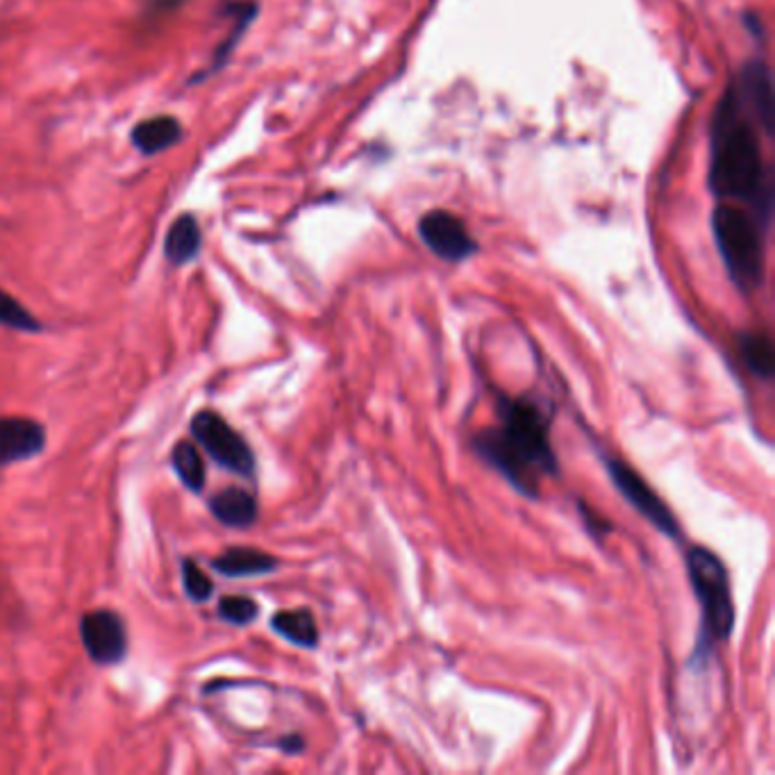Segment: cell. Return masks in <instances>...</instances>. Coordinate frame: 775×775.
I'll return each mask as SVG.
<instances>
[{"instance_id":"obj_14","label":"cell","mask_w":775,"mask_h":775,"mask_svg":"<svg viewBox=\"0 0 775 775\" xmlns=\"http://www.w3.org/2000/svg\"><path fill=\"white\" fill-rule=\"evenodd\" d=\"M202 248V230L193 215H180L171 228L167 230L165 239V255L169 265L185 267L193 262Z\"/></svg>"},{"instance_id":"obj_11","label":"cell","mask_w":775,"mask_h":775,"mask_svg":"<svg viewBox=\"0 0 775 775\" xmlns=\"http://www.w3.org/2000/svg\"><path fill=\"white\" fill-rule=\"evenodd\" d=\"M182 139H185V128L171 115H158V117L143 119L130 132V141L141 155H160L178 146Z\"/></svg>"},{"instance_id":"obj_20","label":"cell","mask_w":775,"mask_h":775,"mask_svg":"<svg viewBox=\"0 0 775 775\" xmlns=\"http://www.w3.org/2000/svg\"><path fill=\"white\" fill-rule=\"evenodd\" d=\"M257 603L248 596H226L219 603V616L230 626H248L257 618Z\"/></svg>"},{"instance_id":"obj_9","label":"cell","mask_w":775,"mask_h":775,"mask_svg":"<svg viewBox=\"0 0 775 775\" xmlns=\"http://www.w3.org/2000/svg\"><path fill=\"white\" fill-rule=\"evenodd\" d=\"M46 446V430L28 417H0V467L32 459Z\"/></svg>"},{"instance_id":"obj_18","label":"cell","mask_w":775,"mask_h":775,"mask_svg":"<svg viewBox=\"0 0 775 775\" xmlns=\"http://www.w3.org/2000/svg\"><path fill=\"white\" fill-rule=\"evenodd\" d=\"M171 464H173L176 476L187 489L200 491L205 487V478H208V474H205V461L191 441L176 444L171 453Z\"/></svg>"},{"instance_id":"obj_21","label":"cell","mask_w":775,"mask_h":775,"mask_svg":"<svg viewBox=\"0 0 775 775\" xmlns=\"http://www.w3.org/2000/svg\"><path fill=\"white\" fill-rule=\"evenodd\" d=\"M182 583L187 596L196 603L210 600V596L215 594V583L210 580V576H205V572L193 559H187L182 564Z\"/></svg>"},{"instance_id":"obj_7","label":"cell","mask_w":775,"mask_h":775,"mask_svg":"<svg viewBox=\"0 0 775 775\" xmlns=\"http://www.w3.org/2000/svg\"><path fill=\"white\" fill-rule=\"evenodd\" d=\"M80 639L98 666L119 664L128 653L123 618L112 609H91L80 622Z\"/></svg>"},{"instance_id":"obj_12","label":"cell","mask_w":775,"mask_h":775,"mask_svg":"<svg viewBox=\"0 0 775 775\" xmlns=\"http://www.w3.org/2000/svg\"><path fill=\"white\" fill-rule=\"evenodd\" d=\"M212 566L219 574L228 578H250V576H267L278 568V559L260 548L237 546L221 553Z\"/></svg>"},{"instance_id":"obj_5","label":"cell","mask_w":775,"mask_h":775,"mask_svg":"<svg viewBox=\"0 0 775 775\" xmlns=\"http://www.w3.org/2000/svg\"><path fill=\"white\" fill-rule=\"evenodd\" d=\"M191 435L196 441L208 450V455L219 467L252 478L255 474V455L248 441L212 409H200L191 421Z\"/></svg>"},{"instance_id":"obj_16","label":"cell","mask_w":775,"mask_h":775,"mask_svg":"<svg viewBox=\"0 0 775 775\" xmlns=\"http://www.w3.org/2000/svg\"><path fill=\"white\" fill-rule=\"evenodd\" d=\"M271 628L300 648H315L319 644L317 618L309 609H282L271 618Z\"/></svg>"},{"instance_id":"obj_13","label":"cell","mask_w":775,"mask_h":775,"mask_svg":"<svg viewBox=\"0 0 775 775\" xmlns=\"http://www.w3.org/2000/svg\"><path fill=\"white\" fill-rule=\"evenodd\" d=\"M210 511L228 528H250L257 521V500L241 487H228L210 498Z\"/></svg>"},{"instance_id":"obj_22","label":"cell","mask_w":775,"mask_h":775,"mask_svg":"<svg viewBox=\"0 0 775 775\" xmlns=\"http://www.w3.org/2000/svg\"><path fill=\"white\" fill-rule=\"evenodd\" d=\"M578 509H580V516L585 519V526L594 539H603L612 530V526L605 519H600V516L596 511H592L585 503H578Z\"/></svg>"},{"instance_id":"obj_17","label":"cell","mask_w":775,"mask_h":775,"mask_svg":"<svg viewBox=\"0 0 775 775\" xmlns=\"http://www.w3.org/2000/svg\"><path fill=\"white\" fill-rule=\"evenodd\" d=\"M737 344H739L744 365L748 367V371L762 380H768L775 371V350H773L768 335L759 332V330L742 332L737 337Z\"/></svg>"},{"instance_id":"obj_24","label":"cell","mask_w":775,"mask_h":775,"mask_svg":"<svg viewBox=\"0 0 775 775\" xmlns=\"http://www.w3.org/2000/svg\"><path fill=\"white\" fill-rule=\"evenodd\" d=\"M280 748H282L285 753L294 755V753H300V751L305 748V744H302L300 737H285V739L280 742Z\"/></svg>"},{"instance_id":"obj_8","label":"cell","mask_w":775,"mask_h":775,"mask_svg":"<svg viewBox=\"0 0 775 775\" xmlns=\"http://www.w3.org/2000/svg\"><path fill=\"white\" fill-rule=\"evenodd\" d=\"M419 235L424 244L446 262H464L478 250L469 228L446 210H433L421 217Z\"/></svg>"},{"instance_id":"obj_15","label":"cell","mask_w":775,"mask_h":775,"mask_svg":"<svg viewBox=\"0 0 775 775\" xmlns=\"http://www.w3.org/2000/svg\"><path fill=\"white\" fill-rule=\"evenodd\" d=\"M737 91L746 106H751L755 119L762 121V128L771 130V110H773L771 80L762 62H753L744 69L742 80L737 82Z\"/></svg>"},{"instance_id":"obj_2","label":"cell","mask_w":775,"mask_h":775,"mask_svg":"<svg viewBox=\"0 0 775 775\" xmlns=\"http://www.w3.org/2000/svg\"><path fill=\"white\" fill-rule=\"evenodd\" d=\"M709 187L718 198L742 200L768 217V180L764 171L757 130L751 123L737 87L718 100L712 123Z\"/></svg>"},{"instance_id":"obj_1","label":"cell","mask_w":775,"mask_h":775,"mask_svg":"<svg viewBox=\"0 0 775 775\" xmlns=\"http://www.w3.org/2000/svg\"><path fill=\"white\" fill-rule=\"evenodd\" d=\"M476 453L528 498H539V483L557 474L548 417L530 398H498V426L474 439Z\"/></svg>"},{"instance_id":"obj_10","label":"cell","mask_w":775,"mask_h":775,"mask_svg":"<svg viewBox=\"0 0 775 775\" xmlns=\"http://www.w3.org/2000/svg\"><path fill=\"white\" fill-rule=\"evenodd\" d=\"M257 12H260V6H257L255 0H221L219 14L232 19V30H230L228 37L217 46V50H215V56H212L208 69L198 71V73L189 80V85H198V82H202V80L212 78L215 73H219V71L228 64L230 56L235 53V48L239 46L244 32H246V30L250 28V23L255 21Z\"/></svg>"},{"instance_id":"obj_3","label":"cell","mask_w":775,"mask_h":775,"mask_svg":"<svg viewBox=\"0 0 775 775\" xmlns=\"http://www.w3.org/2000/svg\"><path fill=\"white\" fill-rule=\"evenodd\" d=\"M712 232L728 276L744 294L762 287L764 244L753 215L739 205L721 202L712 215Z\"/></svg>"},{"instance_id":"obj_23","label":"cell","mask_w":775,"mask_h":775,"mask_svg":"<svg viewBox=\"0 0 775 775\" xmlns=\"http://www.w3.org/2000/svg\"><path fill=\"white\" fill-rule=\"evenodd\" d=\"M185 0H146V17L162 19L182 8Z\"/></svg>"},{"instance_id":"obj_4","label":"cell","mask_w":775,"mask_h":775,"mask_svg":"<svg viewBox=\"0 0 775 775\" xmlns=\"http://www.w3.org/2000/svg\"><path fill=\"white\" fill-rule=\"evenodd\" d=\"M687 574L703 616V646L726 642L735 630V600L728 568L716 553L694 546L687 553Z\"/></svg>"},{"instance_id":"obj_19","label":"cell","mask_w":775,"mask_h":775,"mask_svg":"<svg viewBox=\"0 0 775 775\" xmlns=\"http://www.w3.org/2000/svg\"><path fill=\"white\" fill-rule=\"evenodd\" d=\"M0 326L19 332H39L41 324L6 289H0Z\"/></svg>"},{"instance_id":"obj_6","label":"cell","mask_w":775,"mask_h":775,"mask_svg":"<svg viewBox=\"0 0 775 775\" xmlns=\"http://www.w3.org/2000/svg\"><path fill=\"white\" fill-rule=\"evenodd\" d=\"M605 471L616 487V491L626 498L628 505L637 509L644 519L666 537H680V524L676 514L657 496V491L633 469L626 461L616 457H605Z\"/></svg>"}]
</instances>
